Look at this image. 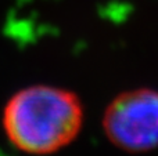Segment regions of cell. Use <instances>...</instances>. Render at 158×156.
Returning a JSON list of instances; mask_svg holds the SVG:
<instances>
[{
	"mask_svg": "<svg viewBox=\"0 0 158 156\" xmlns=\"http://www.w3.org/2000/svg\"><path fill=\"white\" fill-rule=\"evenodd\" d=\"M85 108L74 91L52 84H33L14 93L4 105L2 124L15 149L46 156L78 138Z\"/></svg>",
	"mask_w": 158,
	"mask_h": 156,
	"instance_id": "6da1fadb",
	"label": "cell"
},
{
	"mask_svg": "<svg viewBox=\"0 0 158 156\" xmlns=\"http://www.w3.org/2000/svg\"><path fill=\"white\" fill-rule=\"evenodd\" d=\"M101 127L111 145L129 154L158 148V90L132 88L115 96L106 107Z\"/></svg>",
	"mask_w": 158,
	"mask_h": 156,
	"instance_id": "7a4b0ae2",
	"label": "cell"
}]
</instances>
